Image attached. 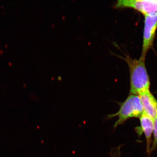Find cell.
Segmentation results:
<instances>
[{"label":"cell","mask_w":157,"mask_h":157,"mask_svg":"<svg viewBox=\"0 0 157 157\" xmlns=\"http://www.w3.org/2000/svg\"><path fill=\"white\" fill-rule=\"evenodd\" d=\"M123 58L128 66L130 77V93L139 95L140 93L149 90L150 82L145 65V59H132L126 56Z\"/></svg>","instance_id":"6da1fadb"},{"label":"cell","mask_w":157,"mask_h":157,"mask_svg":"<svg viewBox=\"0 0 157 157\" xmlns=\"http://www.w3.org/2000/svg\"><path fill=\"white\" fill-rule=\"evenodd\" d=\"M120 107L115 113L108 114L107 119H110L117 117L118 119L113 125V128L123 124L129 119L132 117H140L143 113L144 110L139 96L132 94L128 96L122 103H118Z\"/></svg>","instance_id":"7a4b0ae2"},{"label":"cell","mask_w":157,"mask_h":157,"mask_svg":"<svg viewBox=\"0 0 157 157\" xmlns=\"http://www.w3.org/2000/svg\"><path fill=\"white\" fill-rule=\"evenodd\" d=\"M115 8H131L144 16L157 14V2L154 0H117Z\"/></svg>","instance_id":"3957f363"},{"label":"cell","mask_w":157,"mask_h":157,"mask_svg":"<svg viewBox=\"0 0 157 157\" xmlns=\"http://www.w3.org/2000/svg\"><path fill=\"white\" fill-rule=\"evenodd\" d=\"M157 29V14L145 16L141 58L145 59L147 53L153 43Z\"/></svg>","instance_id":"277c9868"},{"label":"cell","mask_w":157,"mask_h":157,"mask_svg":"<svg viewBox=\"0 0 157 157\" xmlns=\"http://www.w3.org/2000/svg\"><path fill=\"white\" fill-rule=\"evenodd\" d=\"M144 112L154 119L157 115V101L150 90L140 93L139 95Z\"/></svg>","instance_id":"5b68a950"},{"label":"cell","mask_w":157,"mask_h":157,"mask_svg":"<svg viewBox=\"0 0 157 157\" xmlns=\"http://www.w3.org/2000/svg\"><path fill=\"white\" fill-rule=\"evenodd\" d=\"M140 129L136 128L137 132L141 130L144 133L146 137L147 151L150 152L152 134L154 128L153 119L145 113L143 112L140 117Z\"/></svg>","instance_id":"8992f818"},{"label":"cell","mask_w":157,"mask_h":157,"mask_svg":"<svg viewBox=\"0 0 157 157\" xmlns=\"http://www.w3.org/2000/svg\"><path fill=\"white\" fill-rule=\"evenodd\" d=\"M154 123V139L153 143L152 144L150 152L153 151L157 147V115L153 119Z\"/></svg>","instance_id":"52a82bcc"},{"label":"cell","mask_w":157,"mask_h":157,"mask_svg":"<svg viewBox=\"0 0 157 157\" xmlns=\"http://www.w3.org/2000/svg\"><path fill=\"white\" fill-rule=\"evenodd\" d=\"M109 155L111 157H120V151L116 148L113 149L111 150Z\"/></svg>","instance_id":"ba28073f"},{"label":"cell","mask_w":157,"mask_h":157,"mask_svg":"<svg viewBox=\"0 0 157 157\" xmlns=\"http://www.w3.org/2000/svg\"><path fill=\"white\" fill-rule=\"evenodd\" d=\"M154 1H155V2H157V0H154Z\"/></svg>","instance_id":"9c48e42d"}]
</instances>
